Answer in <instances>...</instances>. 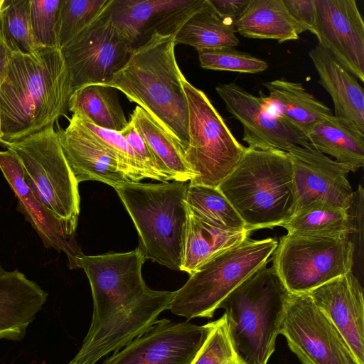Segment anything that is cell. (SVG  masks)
<instances>
[{
    "label": "cell",
    "mask_w": 364,
    "mask_h": 364,
    "mask_svg": "<svg viewBox=\"0 0 364 364\" xmlns=\"http://www.w3.org/2000/svg\"><path fill=\"white\" fill-rule=\"evenodd\" d=\"M72 94L60 48L40 47L33 55L11 53L0 84V144L53 125L68 112Z\"/></svg>",
    "instance_id": "1"
},
{
    "label": "cell",
    "mask_w": 364,
    "mask_h": 364,
    "mask_svg": "<svg viewBox=\"0 0 364 364\" xmlns=\"http://www.w3.org/2000/svg\"><path fill=\"white\" fill-rule=\"evenodd\" d=\"M175 46L174 36L154 35L133 50L126 65L105 85L136 103L185 151L189 140L188 107Z\"/></svg>",
    "instance_id": "2"
},
{
    "label": "cell",
    "mask_w": 364,
    "mask_h": 364,
    "mask_svg": "<svg viewBox=\"0 0 364 364\" xmlns=\"http://www.w3.org/2000/svg\"><path fill=\"white\" fill-rule=\"evenodd\" d=\"M218 188L250 232L281 226L294 213L292 166L284 151L247 147Z\"/></svg>",
    "instance_id": "3"
},
{
    "label": "cell",
    "mask_w": 364,
    "mask_h": 364,
    "mask_svg": "<svg viewBox=\"0 0 364 364\" xmlns=\"http://www.w3.org/2000/svg\"><path fill=\"white\" fill-rule=\"evenodd\" d=\"M263 265L220 304L230 338L245 364H267L275 350L291 293L272 266Z\"/></svg>",
    "instance_id": "4"
},
{
    "label": "cell",
    "mask_w": 364,
    "mask_h": 364,
    "mask_svg": "<svg viewBox=\"0 0 364 364\" xmlns=\"http://www.w3.org/2000/svg\"><path fill=\"white\" fill-rule=\"evenodd\" d=\"M188 184L129 181L114 189L139 235V248L146 259L180 270L183 257L189 211Z\"/></svg>",
    "instance_id": "5"
},
{
    "label": "cell",
    "mask_w": 364,
    "mask_h": 364,
    "mask_svg": "<svg viewBox=\"0 0 364 364\" xmlns=\"http://www.w3.org/2000/svg\"><path fill=\"white\" fill-rule=\"evenodd\" d=\"M1 144L16 154L26 184L58 221L65 236L75 239L80 213L78 182L53 125Z\"/></svg>",
    "instance_id": "6"
},
{
    "label": "cell",
    "mask_w": 364,
    "mask_h": 364,
    "mask_svg": "<svg viewBox=\"0 0 364 364\" xmlns=\"http://www.w3.org/2000/svg\"><path fill=\"white\" fill-rule=\"evenodd\" d=\"M278 244L275 238L253 240L215 255L192 274L171 301L168 309L188 321L213 318L220 304L242 282L267 264Z\"/></svg>",
    "instance_id": "7"
},
{
    "label": "cell",
    "mask_w": 364,
    "mask_h": 364,
    "mask_svg": "<svg viewBox=\"0 0 364 364\" xmlns=\"http://www.w3.org/2000/svg\"><path fill=\"white\" fill-rule=\"evenodd\" d=\"M188 107V144L185 159L195 175L190 184L218 188L231 173L247 147L233 136L207 95L185 77Z\"/></svg>",
    "instance_id": "8"
},
{
    "label": "cell",
    "mask_w": 364,
    "mask_h": 364,
    "mask_svg": "<svg viewBox=\"0 0 364 364\" xmlns=\"http://www.w3.org/2000/svg\"><path fill=\"white\" fill-rule=\"evenodd\" d=\"M355 253L348 236L287 233L279 238L272 266L291 294H306L352 271Z\"/></svg>",
    "instance_id": "9"
},
{
    "label": "cell",
    "mask_w": 364,
    "mask_h": 364,
    "mask_svg": "<svg viewBox=\"0 0 364 364\" xmlns=\"http://www.w3.org/2000/svg\"><path fill=\"white\" fill-rule=\"evenodd\" d=\"M110 4L91 25L60 48L73 92L84 86L108 83L134 50L114 26Z\"/></svg>",
    "instance_id": "10"
},
{
    "label": "cell",
    "mask_w": 364,
    "mask_h": 364,
    "mask_svg": "<svg viewBox=\"0 0 364 364\" xmlns=\"http://www.w3.org/2000/svg\"><path fill=\"white\" fill-rule=\"evenodd\" d=\"M279 334L301 364H359L328 316L306 294H291Z\"/></svg>",
    "instance_id": "11"
},
{
    "label": "cell",
    "mask_w": 364,
    "mask_h": 364,
    "mask_svg": "<svg viewBox=\"0 0 364 364\" xmlns=\"http://www.w3.org/2000/svg\"><path fill=\"white\" fill-rule=\"evenodd\" d=\"M209 331L210 323L159 319L103 364H191Z\"/></svg>",
    "instance_id": "12"
},
{
    "label": "cell",
    "mask_w": 364,
    "mask_h": 364,
    "mask_svg": "<svg viewBox=\"0 0 364 364\" xmlns=\"http://www.w3.org/2000/svg\"><path fill=\"white\" fill-rule=\"evenodd\" d=\"M215 90L242 124V140L248 148L286 151L293 146L309 144L304 134L269 110L261 92L253 95L235 83L220 84Z\"/></svg>",
    "instance_id": "13"
},
{
    "label": "cell",
    "mask_w": 364,
    "mask_h": 364,
    "mask_svg": "<svg viewBox=\"0 0 364 364\" xmlns=\"http://www.w3.org/2000/svg\"><path fill=\"white\" fill-rule=\"evenodd\" d=\"M286 152L293 171L294 213L317 200L348 210L354 196L347 178L350 171L348 166L330 159L310 143L306 146H293Z\"/></svg>",
    "instance_id": "14"
},
{
    "label": "cell",
    "mask_w": 364,
    "mask_h": 364,
    "mask_svg": "<svg viewBox=\"0 0 364 364\" xmlns=\"http://www.w3.org/2000/svg\"><path fill=\"white\" fill-rule=\"evenodd\" d=\"M205 0H112L111 18L134 50L154 35L174 36Z\"/></svg>",
    "instance_id": "15"
},
{
    "label": "cell",
    "mask_w": 364,
    "mask_h": 364,
    "mask_svg": "<svg viewBox=\"0 0 364 364\" xmlns=\"http://www.w3.org/2000/svg\"><path fill=\"white\" fill-rule=\"evenodd\" d=\"M318 43L364 82V22L355 0H314Z\"/></svg>",
    "instance_id": "16"
},
{
    "label": "cell",
    "mask_w": 364,
    "mask_h": 364,
    "mask_svg": "<svg viewBox=\"0 0 364 364\" xmlns=\"http://www.w3.org/2000/svg\"><path fill=\"white\" fill-rule=\"evenodd\" d=\"M307 294L342 334L359 364H364L363 291L353 270Z\"/></svg>",
    "instance_id": "17"
},
{
    "label": "cell",
    "mask_w": 364,
    "mask_h": 364,
    "mask_svg": "<svg viewBox=\"0 0 364 364\" xmlns=\"http://www.w3.org/2000/svg\"><path fill=\"white\" fill-rule=\"evenodd\" d=\"M0 169L17 198L18 209L31 224L45 247L64 252L70 269L80 268L77 258L83 255L81 249L75 239L65 236L58 221L26 184L22 166L12 151H0Z\"/></svg>",
    "instance_id": "18"
},
{
    "label": "cell",
    "mask_w": 364,
    "mask_h": 364,
    "mask_svg": "<svg viewBox=\"0 0 364 364\" xmlns=\"http://www.w3.org/2000/svg\"><path fill=\"white\" fill-rule=\"evenodd\" d=\"M65 159L79 183L97 181L114 188L130 181L113 156L73 114L68 126L56 131Z\"/></svg>",
    "instance_id": "19"
},
{
    "label": "cell",
    "mask_w": 364,
    "mask_h": 364,
    "mask_svg": "<svg viewBox=\"0 0 364 364\" xmlns=\"http://www.w3.org/2000/svg\"><path fill=\"white\" fill-rule=\"evenodd\" d=\"M48 296L23 273L0 265V339L21 341Z\"/></svg>",
    "instance_id": "20"
},
{
    "label": "cell",
    "mask_w": 364,
    "mask_h": 364,
    "mask_svg": "<svg viewBox=\"0 0 364 364\" xmlns=\"http://www.w3.org/2000/svg\"><path fill=\"white\" fill-rule=\"evenodd\" d=\"M318 83L331 97L335 114L364 134V91L358 79L319 43L309 53Z\"/></svg>",
    "instance_id": "21"
},
{
    "label": "cell",
    "mask_w": 364,
    "mask_h": 364,
    "mask_svg": "<svg viewBox=\"0 0 364 364\" xmlns=\"http://www.w3.org/2000/svg\"><path fill=\"white\" fill-rule=\"evenodd\" d=\"M264 85L269 91L265 96L269 110L306 137L317 123L333 115L332 110L300 82L279 79Z\"/></svg>",
    "instance_id": "22"
},
{
    "label": "cell",
    "mask_w": 364,
    "mask_h": 364,
    "mask_svg": "<svg viewBox=\"0 0 364 364\" xmlns=\"http://www.w3.org/2000/svg\"><path fill=\"white\" fill-rule=\"evenodd\" d=\"M235 28L244 37L273 39L280 43L297 40L301 33L283 0H250Z\"/></svg>",
    "instance_id": "23"
},
{
    "label": "cell",
    "mask_w": 364,
    "mask_h": 364,
    "mask_svg": "<svg viewBox=\"0 0 364 364\" xmlns=\"http://www.w3.org/2000/svg\"><path fill=\"white\" fill-rule=\"evenodd\" d=\"M316 150L355 172L364 165V134L333 114L317 123L306 136Z\"/></svg>",
    "instance_id": "24"
},
{
    "label": "cell",
    "mask_w": 364,
    "mask_h": 364,
    "mask_svg": "<svg viewBox=\"0 0 364 364\" xmlns=\"http://www.w3.org/2000/svg\"><path fill=\"white\" fill-rule=\"evenodd\" d=\"M250 233L247 230H232L211 225L189 213L180 271L192 274L215 255L241 243Z\"/></svg>",
    "instance_id": "25"
},
{
    "label": "cell",
    "mask_w": 364,
    "mask_h": 364,
    "mask_svg": "<svg viewBox=\"0 0 364 364\" xmlns=\"http://www.w3.org/2000/svg\"><path fill=\"white\" fill-rule=\"evenodd\" d=\"M68 110L99 127L118 132L129 123L117 90L106 85H90L73 92Z\"/></svg>",
    "instance_id": "26"
},
{
    "label": "cell",
    "mask_w": 364,
    "mask_h": 364,
    "mask_svg": "<svg viewBox=\"0 0 364 364\" xmlns=\"http://www.w3.org/2000/svg\"><path fill=\"white\" fill-rule=\"evenodd\" d=\"M280 227L294 235H345L356 233L348 210L324 200H314L299 210Z\"/></svg>",
    "instance_id": "27"
},
{
    "label": "cell",
    "mask_w": 364,
    "mask_h": 364,
    "mask_svg": "<svg viewBox=\"0 0 364 364\" xmlns=\"http://www.w3.org/2000/svg\"><path fill=\"white\" fill-rule=\"evenodd\" d=\"M235 25L223 20L208 0L184 23L174 36L175 44L191 46L196 50L235 47L240 43Z\"/></svg>",
    "instance_id": "28"
},
{
    "label": "cell",
    "mask_w": 364,
    "mask_h": 364,
    "mask_svg": "<svg viewBox=\"0 0 364 364\" xmlns=\"http://www.w3.org/2000/svg\"><path fill=\"white\" fill-rule=\"evenodd\" d=\"M130 122L170 171L173 181L187 182L194 179L180 144L145 110L136 106L130 115Z\"/></svg>",
    "instance_id": "29"
},
{
    "label": "cell",
    "mask_w": 364,
    "mask_h": 364,
    "mask_svg": "<svg viewBox=\"0 0 364 364\" xmlns=\"http://www.w3.org/2000/svg\"><path fill=\"white\" fill-rule=\"evenodd\" d=\"M186 203L191 215L211 225L247 230L239 214L218 188L188 183Z\"/></svg>",
    "instance_id": "30"
},
{
    "label": "cell",
    "mask_w": 364,
    "mask_h": 364,
    "mask_svg": "<svg viewBox=\"0 0 364 364\" xmlns=\"http://www.w3.org/2000/svg\"><path fill=\"white\" fill-rule=\"evenodd\" d=\"M30 1L4 0L0 13V34L11 53L33 55L40 48L32 32Z\"/></svg>",
    "instance_id": "31"
},
{
    "label": "cell",
    "mask_w": 364,
    "mask_h": 364,
    "mask_svg": "<svg viewBox=\"0 0 364 364\" xmlns=\"http://www.w3.org/2000/svg\"><path fill=\"white\" fill-rule=\"evenodd\" d=\"M112 0H62L58 28L61 48L91 25Z\"/></svg>",
    "instance_id": "32"
},
{
    "label": "cell",
    "mask_w": 364,
    "mask_h": 364,
    "mask_svg": "<svg viewBox=\"0 0 364 364\" xmlns=\"http://www.w3.org/2000/svg\"><path fill=\"white\" fill-rule=\"evenodd\" d=\"M75 115L87 132L116 159L122 173L132 182H139L147 175L136 154L118 132L99 127Z\"/></svg>",
    "instance_id": "33"
},
{
    "label": "cell",
    "mask_w": 364,
    "mask_h": 364,
    "mask_svg": "<svg viewBox=\"0 0 364 364\" xmlns=\"http://www.w3.org/2000/svg\"><path fill=\"white\" fill-rule=\"evenodd\" d=\"M200 66L204 69L256 74L265 70L267 63L232 47L197 50Z\"/></svg>",
    "instance_id": "34"
},
{
    "label": "cell",
    "mask_w": 364,
    "mask_h": 364,
    "mask_svg": "<svg viewBox=\"0 0 364 364\" xmlns=\"http://www.w3.org/2000/svg\"><path fill=\"white\" fill-rule=\"evenodd\" d=\"M209 323L208 337L191 364H245L233 348L225 315Z\"/></svg>",
    "instance_id": "35"
},
{
    "label": "cell",
    "mask_w": 364,
    "mask_h": 364,
    "mask_svg": "<svg viewBox=\"0 0 364 364\" xmlns=\"http://www.w3.org/2000/svg\"><path fill=\"white\" fill-rule=\"evenodd\" d=\"M61 3L62 0H31V28L34 39L39 47H58Z\"/></svg>",
    "instance_id": "36"
},
{
    "label": "cell",
    "mask_w": 364,
    "mask_h": 364,
    "mask_svg": "<svg viewBox=\"0 0 364 364\" xmlns=\"http://www.w3.org/2000/svg\"><path fill=\"white\" fill-rule=\"evenodd\" d=\"M119 133L134 150L147 175V178L160 181L162 183L173 180L170 171L146 143L130 121Z\"/></svg>",
    "instance_id": "37"
},
{
    "label": "cell",
    "mask_w": 364,
    "mask_h": 364,
    "mask_svg": "<svg viewBox=\"0 0 364 364\" xmlns=\"http://www.w3.org/2000/svg\"><path fill=\"white\" fill-rule=\"evenodd\" d=\"M283 2L289 14L299 26L300 33L309 31L314 34L316 26L314 0H283Z\"/></svg>",
    "instance_id": "38"
},
{
    "label": "cell",
    "mask_w": 364,
    "mask_h": 364,
    "mask_svg": "<svg viewBox=\"0 0 364 364\" xmlns=\"http://www.w3.org/2000/svg\"><path fill=\"white\" fill-rule=\"evenodd\" d=\"M217 14L225 21L235 25L250 0H208Z\"/></svg>",
    "instance_id": "39"
},
{
    "label": "cell",
    "mask_w": 364,
    "mask_h": 364,
    "mask_svg": "<svg viewBox=\"0 0 364 364\" xmlns=\"http://www.w3.org/2000/svg\"><path fill=\"white\" fill-rule=\"evenodd\" d=\"M11 53L7 48L0 34V84L5 75Z\"/></svg>",
    "instance_id": "40"
},
{
    "label": "cell",
    "mask_w": 364,
    "mask_h": 364,
    "mask_svg": "<svg viewBox=\"0 0 364 364\" xmlns=\"http://www.w3.org/2000/svg\"><path fill=\"white\" fill-rule=\"evenodd\" d=\"M3 137V133L1 130V107H0V141Z\"/></svg>",
    "instance_id": "41"
},
{
    "label": "cell",
    "mask_w": 364,
    "mask_h": 364,
    "mask_svg": "<svg viewBox=\"0 0 364 364\" xmlns=\"http://www.w3.org/2000/svg\"><path fill=\"white\" fill-rule=\"evenodd\" d=\"M3 3H4V0H0V13L1 11V9L3 7Z\"/></svg>",
    "instance_id": "42"
},
{
    "label": "cell",
    "mask_w": 364,
    "mask_h": 364,
    "mask_svg": "<svg viewBox=\"0 0 364 364\" xmlns=\"http://www.w3.org/2000/svg\"><path fill=\"white\" fill-rule=\"evenodd\" d=\"M68 364H70V363H68Z\"/></svg>",
    "instance_id": "43"
}]
</instances>
